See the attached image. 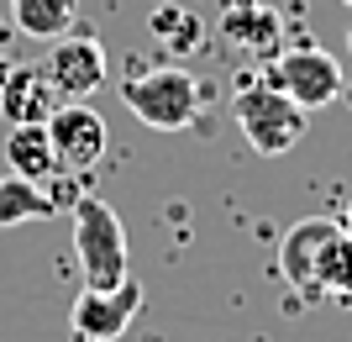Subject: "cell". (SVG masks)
<instances>
[{"label": "cell", "mask_w": 352, "mask_h": 342, "mask_svg": "<svg viewBox=\"0 0 352 342\" xmlns=\"http://www.w3.org/2000/svg\"><path fill=\"white\" fill-rule=\"evenodd\" d=\"M74 216V253H79V274H85L89 290H111L121 284L132 268H126V226L100 195H85L69 206Z\"/></svg>", "instance_id": "1"}, {"label": "cell", "mask_w": 352, "mask_h": 342, "mask_svg": "<svg viewBox=\"0 0 352 342\" xmlns=\"http://www.w3.org/2000/svg\"><path fill=\"white\" fill-rule=\"evenodd\" d=\"M232 116H236V132L248 137V148L258 158H284L289 148H300V137H305V105H294L284 89L263 85H242L232 100Z\"/></svg>", "instance_id": "2"}, {"label": "cell", "mask_w": 352, "mask_h": 342, "mask_svg": "<svg viewBox=\"0 0 352 342\" xmlns=\"http://www.w3.org/2000/svg\"><path fill=\"white\" fill-rule=\"evenodd\" d=\"M121 100L153 132H184L200 116V79L190 69H179V63H163V69H147V74L126 79Z\"/></svg>", "instance_id": "3"}, {"label": "cell", "mask_w": 352, "mask_h": 342, "mask_svg": "<svg viewBox=\"0 0 352 342\" xmlns=\"http://www.w3.org/2000/svg\"><path fill=\"white\" fill-rule=\"evenodd\" d=\"M142 300H147V290H142V279H126L121 284H111V290H79V300H74V311H69V332L79 342H116L121 332L137 321V311H142Z\"/></svg>", "instance_id": "4"}, {"label": "cell", "mask_w": 352, "mask_h": 342, "mask_svg": "<svg viewBox=\"0 0 352 342\" xmlns=\"http://www.w3.org/2000/svg\"><path fill=\"white\" fill-rule=\"evenodd\" d=\"M268 85L284 89L305 111H321L342 95V63L326 47H289V53H279L268 63Z\"/></svg>", "instance_id": "5"}, {"label": "cell", "mask_w": 352, "mask_h": 342, "mask_svg": "<svg viewBox=\"0 0 352 342\" xmlns=\"http://www.w3.org/2000/svg\"><path fill=\"white\" fill-rule=\"evenodd\" d=\"M43 74L58 100H89L105 85V47L95 37H85V32H63L58 43L47 47Z\"/></svg>", "instance_id": "6"}, {"label": "cell", "mask_w": 352, "mask_h": 342, "mask_svg": "<svg viewBox=\"0 0 352 342\" xmlns=\"http://www.w3.org/2000/svg\"><path fill=\"white\" fill-rule=\"evenodd\" d=\"M43 127H47V137H53V148H58V158H63L69 174H85V169H95L105 158V142H111V137H105V121H100L95 105L58 100Z\"/></svg>", "instance_id": "7"}, {"label": "cell", "mask_w": 352, "mask_h": 342, "mask_svg": "<svg viewBox=\"0 0 352 342\" xmlns=\"http://www.w3.org/2000/svg\"><path fill=\"white\" fill-rule=\"evenodd\" d=\"M221 37H226V47H236L248 63H274L284 53V16L274 11V6H263V0L226 6Z\"/></svg>", "instance_id": "8"}, {"label": "cell", "mask_w": 352, "mask_h": 342, "mask_svg": "<svg viewBox=\"0 0 352 342\" xmlns=\"http://www.w3.org/2000/svg\"><path fill=\"white\" fill-rule=\"evenodd\" d=\"M53 85H47L43 63H16L0 74V116L11 121V127H32V121H47L53 116Z\"/></svg>", "instance_id": "9"}, {"label": "cell", "mask_w": 352, "mask_h": 342, "mask_svg": "<svg viewBox=\"0 0 352 342\" xmlns=\"http://www.w3.org/2000/svg\"><path fill=\"white\" fill-rule=\"evenodd\" d=\"M337 237V222L331 216H305V222H294L279 242V274L310 300V279H316V264H321V248Z\"/></svg>", "instance_id": "10"}, {"label": "cell", "mask_w": 352, "mask_h": 342, "mask_svg": "<svg viewBox=\"0 0 352 342\" xmlns=\"http://www.w3.org/2000/svg\"><path fill=\"white\" fill-rule=\"evenodd\" d=\"M6 164H11V174L37 179V184H47V179H58V174H69L43 121H32V127H11V137H6Z\"/></svg>", "instance_id": "11"}, {"label": "cell", "mask_w": 352, "mask_h": 342, "mask_svg": "<svg viewBox=\"0 0 352 342\" xmlns=\"http://www.w3.org/2000/svg\"><path fill=\"white\" fill-rule=\"evenodd\" d=\"M11 21L21 37L58 43L63 32L79 27V0H11Z\"/></svg>", "instance_id": "12"}, {"label": "cell", "mask_w": 352, "mask_h": 342, "mask_svg": "<svg viewBox=\"0 0 352 342\" xmlns=\"http://www.w3.org/2000/svg\"><path fill=\"white\" fill-rule=\"evenodd\" d=\"M310 300H331V306H352V237L337 226V237L321 248L316 279H310Z\"/></svg>", "instance_id": "13"}, {"label": "cell", "mask_w": 352, "mask_h": 342, "mask_svg": "<svg viewBox=\"0 0 352 342\" xmlns=\"http://www.w3.org/2000/svg\"><path fill=\"white\" fill-rule=\"evenodd\" d=\"M53 195L47 184L37 179H21V174H0V226H21V222H43L53 216Z\"/></svg>", "instance_id": "14"}, {"label": "cell", "mask_w": 352, "mask_h": 342, "mask_svg": "<svg viewBox=\"0 0 352 342\" xmlns=\"http://www.w3.org/2000/svg\"><path fill=\"white\" fill-rule=\"evenodd\" d=\"M147 32L163 43V53H174V58H190L195 47L206 43V21L184 6H158V11L147 16Z\"/></svg>", "instance_id": "15"}, {"label": "cell", "mask_w": 352, "mask_h": 342, "mask_svg": "<svg viewBox=\"0 0 352 342\" xmlns=\"http://www.w3.org/2000/svg\"><path fill=\"white\" fill-rule=\"evenodd\" d=\"M337 226H342V232H347V237H352V200H347V206H342V216H337Z\"/></svg>", "instance_id": "16"}, {"label": "cell", "mask_w": 352, "mask_h": 342, "mask_svg": "<svg viewBox=\"0 0 352 342\" xmlns=\"http://www.w3.org/2000/svg\"><path fill=\"white\" fill-rule=\"evenodd\" d=\"M347 53H352V27H347Z\"/></svg>", "instance_id": "17"}, {"label": "cell", "mask_w": 352, "mask_h": 342, "mask_svg": "<svg viewBox=\"0 0 352 342\" xmlns=\"http://www.w3.org/2000/svg\"><path fill=\"white\" fill-rule=\"evenodd\" d=\"M226 6H248V0H226Z\"/></svg>", "instance_id": "18"}, {"label": "cell", "mask_w": 352, "mask_h": 342, "mask_svg": "<svg viewBox=\"0 0 352 342\" xmlns=\"http://www.w3.org/2000/svg\"><path fill=\"white\" fill-rule=\"evenodd\" d=\"M342 6H347V11H352V0H342Z\"/></svg>", "instance_id": "19"}]
</instances>
